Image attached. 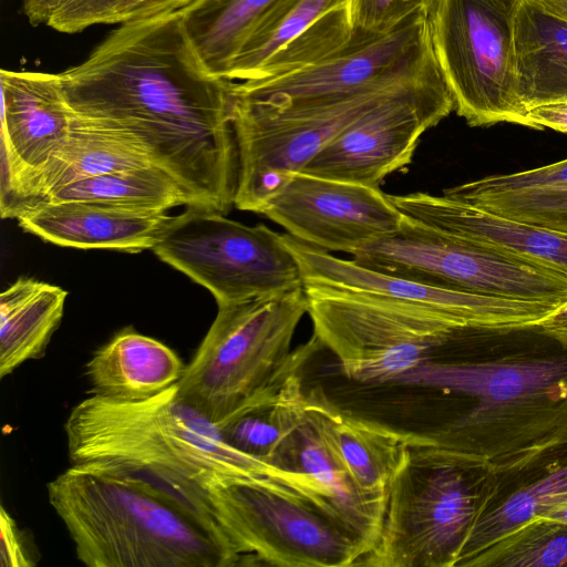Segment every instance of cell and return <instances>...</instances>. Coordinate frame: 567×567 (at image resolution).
I'll list each match as a JSON object with an SVG mask.
<instances>
[{
	"mask_svg": "<svg viewBox=\"0 0 567 567\" xmlns=\"http://www.w3.org/2000/svg\"><path fill=\"white\" fill-rule=\"evenodd\" d=\"M207 492L240 566L348 567L363 558L336 519L276 480L217 481Z\"/></svg>",
	"mask_w": 567,
	"mask_h": 567,
	"instance_id": "obj_9",
	"label": "cell"
},
{
	"mask_svg": "<svg viewBox=\"0 0 567 567\" xmlns=\"http://www.w3.org/2000/svg\"><path fill=\"white\" fill-rule=\"evenodd\" d=\"M19 226L63 247L140 252L153 249L171 216L166 212L92 202H38L13 215Z\"/></svg>",
	"mask_w": 567,
	"mask_h": 567,
	"instance_id": "obj_20",
	"label": "cell"
},
{
	"mask_svg": "<svg viewBox=\"0 0 567 567\" xmlns=\"http://www.w3.org/2000/svg\"><path fill=\"white\" fill-rule=\"evenodd\" d=\"M305 313L303 288L218 305L214 322L177 382L179 394L219 424L256 395L301 372L324 348L313 333L290 350Z\"/></svg>",
	"mask_w": 567,
	"mask_h": 567,
	"instance_id": "obj_6",
	"label": "cell"
},
{
	"mask_svg": "<svg viewBox=\"0 0 567 567\" xmlns=\"http://www.w3.org/2000/svg\"><path fill=\"white\" fill-rule=\"evenodd\" d=\"M0 560L2 567H32L34 561L24 535L13 517L1 506L0 511Z\"/></svg>",
	"mask_w": 567,
	"mask_h": 567,
	"instance_id": "obj_36",
	"label": "cell"
},
{
	"mask_svg": "<svg viewBox=\"0 0 567 567\" xmlns=\"http://www.w3.org/2000/svg\"><path fill=\"white\" fill-rule=\"evenodd\" d=\"M68 292L20 278L0 295V377L44 352L63 316Z\"/></svg>",
	"mask_w": 567,
	"mask_h": 567,
	"instance_id": "obj_27",
	"label": "cell"
},
{
	"mask_svg": "<svg viewBox=\"0 0 567 567\" xmlns=\"http://www.w3.org/2000/svg\"><path fill=\"white\" fill-rule=\"evenodd\" d=\"M261 214L306 244L351 255L398 231L404 219L379 187L301 172Z\"/></svg>",
	"mask_w": 567,
	"mask_h": 567,
	"instance_id": "obj_16",
	"label": "cell"
},
{
	"mask_svg": "<svg viewBox=\"0 0 567 567\" xmlns=\"http://www.w3.org/2000/svg\"><path fill=\"white\" fill-rule=\"evenodd\" d=\"M305 292L313 333L339 360L343 374L363 384H395L434 358L461 328L470 327L403 303Z\"/></svg>",
	"mask_w": 567,
	"mask_h": 567,
	"instance_id": "obj_10",
	"label": "cell"
},
{
	"mask_svg": "<svg viewBox=\"0 0 567 567\" xmlns=\"http://www.w3.org/2000/svg\"><path fill=\"white\" fill-rule=\"evenodd\" d=\"M186 208L169 218L152 250L209 290L217 305L303 288L300 266L284 235L218 212Z\"/></svg>",
	"mask_w": 567,
	"mask_h": 567,
	"instance_id": "obj_11",
	"label": "cell"
},
{
	"mask_svg": "<svg viewBox=\"0 0 567 567\" xmlns=\"http://www.w3.org/2000/svg\"><path fill=\"white\" fill-rule=\"evenodd\" d=\"M72 464L112 460L183 476L205 488L217 481L276 480L326 509L329 497L310 476L247 455L230 444L177 383L146 400L121 402L91 394L65 423Z\"/></svg>",
	"mask_w": 567,
	"mask_h": 567,
	"instance_id": "obj_3",
	"label": "cell"
},
{
	"mask_svg": "<svg viewBox=\"0 0 567 567\" xmlns=\"http://www.w3.org/2000/svg\"><path fill=\"white\" fill-rule=\"evenodd\" d=\"M68 0H23V13L33 27L48 24L53 13Z\"/></svg>",
	"mask_w": 567,
	"mask_h": 567,
	"instance_id": "obj_39",
	"label": "cell"
},
{
	"mask_svg": "<svg viewBox=\"0 0 567 567\" xmlns=\"http://www.w3.org/2000/svg\"><path fill=\"white\" fill-rule=\"evenodd\" d=\"M429 9L414 13L388 34L350 42L313 65L277 78L235 83L233 93L269 111L301 112L440 75L430 40Z\"/></svg>",
	"mask_w": 567,
	"mask_h": 567,
	"instance_id": "obj_12",
	"label": "cell"
},
{
	"mask_svg": "<svg viewBox=\"0 0 567 567\" xmlns=\"http://www.w3.org/2000/svg\"><path fill=\"white\" fill-rule=\"evenodd\" d=\"M194 0H121L114 9L110 24L153 18L178 12Z\"/></svg>",
	"mask_w": 567,
	"mask_h": 567,
	"instance_id": "obj_37",
	"label": "cell"
},
{
	"mask_svg": "<svg viewBox=\"0 0 567 567\" xmlns=\"http://www.w3.org/2000/svg\"><path fill=\"white\" fill-rule=\"evenodd\" d=\"M305 405L299 372L256 395L217 425L233 447L272 464L284 442L300 424Z\"/></svg>",
	"mask_w": 567,
	"mask_h": 567,
	"instance_id": "obj_29",
	"label": "cell"
},
{
	"mask_svg": "<svg viewBox=\"0 0 567 567\" xmlns=\"http://www.w3.org/2000/svg\"><path fill=\"white\" fill-rule=\"evenodd\" d=\"M453 110L443 79L389 99L347 126L301 173L379 187L411 163L423 133Z\"/></svg>",
	"mask_w": 567,
	"mask_h": 567,
	"instance_id": "obj_14",
	"label": "cell"
},
{
	"mask_svg": "<svg viewBox=\"0 0 567 567\" xmlns=\"http://www.w3.org/2000/svg\"><path fill=\"white\" fill-rule=\"evenodd\" d=\"M47 487L89 567L237 566L202 526L133 485L71 465Z\"/></svg>",
	"mask_w": 567,
	"mask_h": 567,
	"instance_id": "obj_4",
	"label": "cell"
},
{
	"mask_svg": "<svg viewBox=\"0 0 567 567\" xmlns=\"http://www.w3.org/2000/svg\"><path fill=\"white\" fill-rule=\"evenodd\" d=\"M71 200L158 212L188 205L187 198L177 183L157 167L112 172L87 177L64 185L33 203Z\"/></svg>",
	"mask_w": 567,
	"mask_h": 567,
	"instance_id": "obj_30",
	"label": "cell"
},
{
	"mask_svg": "<svg viewBox=\"0 0 567 567\" xmlns=\"http://www.w3.org/2000/svg\"><path fill=\"white\" fill-rule=\"evenodd\" d=\"M326 437L362 492L386 496L409 447L421 434L406 433L339 409L320 389L306 394Z\"/></svg>",
	"mask_w": 567,
	"mask_h": 567,
	"instance_id": "obj_24",
	"label": "cell"
},
{
	"mask_svg": "<svg viewBox=\"0 0 567 567\" xmlns=\"http://www.w3.org/2000/svg\"><path fill=\"white\" fill-rule=\"evenodd\" d=\"M0 200L39 172L65 144L72 109L60 73L0 71Z\"/></svg>",
	"mask_w": 567,
	"mask_h": 567,
	"instance_id": "obj_18",
	"label": "cell"
},
{
	"mask_svg": "<svg viewBox=\"0 0 567 567\" xmlns=\"http://www.w3.org/2000/svg\"><path fill=\"white\" fill-rule=\"evenodd\" d=\"M543 8L567 21V0H536Z\"/></svg>",
	"mask_w": 567,
	"mask_h": 567,
	"instance_id": "obj_42",
	"label": "cell"
},
{
	"mask_svg": "<svg viewBox=\"0 0 567 567\" xmlns=\"http://www.w3.org/2000/svg\"><path fill=\"white\" fill-rule=\"evenodd\" d=\"M539 324L549 334L567 342V305L558 308Z\"/></svg>",
	"mask_w": 567,
	"mask_h": 567,
	"instance_id": "obj_40",
	"label": "cell"
},
{
	"mask_svg": "<svg viewBox=\"0 0 567 567\" xmlns=\"http://www.w3.org/2000/svg\"><path fill=\"white\" fill-rule=\"evenodd\" d=\"M517 91L528 110L567 101V21L536 0H520L515 18Z\"/></svg>",
	"mask_w": 567,
	"mask_h": 567,
	"instance_id": "obj_26",
	"label": "cell"
},
{
	"mask_svg": "<svg viewBox=\"0 0 567 567\" xmlns=\"http://www.w3.org/2000/svg\"><path fill=\"white\" fill-rule=\"evenodd\" d=\"M185 368L181 358L161 341L124 329L93 353L85 373L91 394L135 402L176 384Z\"/></svg>",
	"mask_w": 567,
	"mask_h": 567,
	"instance_id": "obj_25",
	"label": "cell"
},
{
	"mask_svg": "<svg viewBox=\"0 0 567 567\" xmlns=\"http://www.w3.org/2000/svg\"><path fill=\"white\" fill-rule=\"evenodd\" d=\"M441 79L440 74L383 87L301 112H274L234 95L233 124L239 157L235 207L261 214L290 176L300 173L352 122L389 99Z\"/></svg>",
	"mask_w": 567,
	"mask_h": 567,
	"instance_id": "obj_13",
	"label": "cell"
},
{
	"mask_svg": "<svg viewBox=\"0 0 567 567\" xmlns=\"http://www.w3.org/2000/svg\"><path fill=\"white\" fill-rule=\"evenodd\" d=\"M60 76L69 105L138 138L189 207L221 209L234 200L235 82L205 69L179 11L120 23Z\"/></svg>",
	"mask_w": 567,
	"mask_h": 567,
	"instance_id": "obj_1",
	"label": "cell"
},
{
	"mask_svg": "<svg viewBox=\"0 0 567 567\" xmlns=\"http://www.w3.org/2000/svg\"><path fill=\"white\" fill-rule=\"evenodd\" d=\"M489 484V463L421 435L389 484L379 539L359 565L455 567Z\"/></svg>",
	"mask_w": 567,
	"mask_h": 567,
	"instance_id": "obj_5",
	"label": "cell"
},
{
	"mask_svg": "<svg viewBox=\"0 0 567 567\" xmlns=\"http://www.w3.org/2000/svg\"><path fill=\"white\" fill-rule=\"evenodd\" d=\"M272 464L312 477L328 494L337 520L360 545L363 557L374 548L382 529L386 496L370 495L358 488L307 398L300 424L284 442Z\"/></svg>",
	"mask_w": 567,
	"mask_h": 567,
	"instance_id": "obj_23",
	"label": "cell"
},
{
	"mask_svg": "<svg viewBox=\"0 0 567 567\" xmlns=\"http://www.w3.org/2000/svg\"><path fill=\"white\" fill-rule=\"evenodd\" d=\"M388 197L402 214L415 220L567 274V231L502 216L444 194L411 193Z\"/></svg>",
	"mask_w": 567,
	"mask_h": 567,
	"instance_id": "obj_22",
	"label": "cell"
},
{
	"mask_svg": "<svg viewBox=\"0 0 567 567\" xmlns=\"http://www.w3.org/2000/svg\"><path fill=\"white\" fill-rule=\"evenodd\" d=\"M465 567H567V524L534 517L476 554Z\"/></svg>",
	"mask_w": 567,
	"mask_h": 567,
	"instance_id": "obj_31",
	"label": "cell"
},
{
	"mask_svg": "<svg viewBox=\"0 0 567 567\" xmlns=\"http://www.w3.org/2000/svg\"><path fill=\"white\" fill-rule=\"evenodd\" d=\"M121 0H68L51 17L48 27L62 33H78L95 24H110Z\"/></svg>",
	"mask_w": 567,
	"mask_h": 567,
	"instance_id": "obj_35",
	"label": "cell"
},
{
	"mask_svg": "<svg viewBox=\"0 0 567 567\" xmlns=\"http://www.w3.org/2000/svg\"><path fill=\"white\" fill-rule=\"evenodd\" d=\"M528 117L535 130L549 127L567 133V101L535 105L528 109Z\"/></svg>",
	"mask_w": 567,
	"mask_h": 567,
	"instance_id": "obj_38",
	"label": "cell"
},
{
	"mask_svg": "<svg viewBox=\"0 0 567 567\" xmlns=\"http://www.w3.org/2000/svg\"><path fill=\"white\" fill-rule=\"evenodd\" d=\"M520 0H434L432 51L471 126L513 123L535 128L517 91L515 18Z\"/></svg>",
	"mask_w": 567,
	"mask_h": 567,
	"instance_id": "obj_8",
	"label": "cell"
},
{
	"mask_svg": "<svg viewBox=\"0 0 567 567\" xmlns=\"http://www.w3.org/2000/svg\"><path fill=\"white\" fill-rule=\"evenodd\" d=\"M460 200L502 216L567 231V188L481 195Z\"/></svg>",
	"mask_w": 567,
	"mask_h": 567,
	"instance_id": "obj_32",
	"label": "cell"
},
{
	"mask_svg": "<svg viewBox=\"0 0 567 567\" xmlns=\"http://www.w3.org/2000/svg\"><path fill=\"white\" fill-rule=\"evenodd\" d=\"M351 38L349 0H280L245 41L227 79L286 75L343 50Z\"/></svg>",
	"mask_w": 567,
	"mask_h": 567,
	"instance_id": "obj_17",
	"label": "cell"
},
{
	"mask_svg": "<svg viewBox=\"0 0 567 567\" xmlns=\"http://www.w3.org/2000/svg\"><path fill=\"white\" fill-rule=\"evenodd\" d=\"M280 0H194L179 11L185 33L205 69L227 79L245 41Z\"/></svg>",
	"mask_w": 567,
	"mask_h": 567,
	"instance_id": "obj_28",
	"label": "cell"
},
{
	"mask_svg": "<svg viewBox=\"0 0 567 567\" xmlns=\"http://www.w3.org/2000/svg\"><path fill=\"white\" fill-rule=\"evenodd\" d=\"M434 0H349L350 42H364L390 33Z\"/></svg>",
	"mask_w": 567,
	"mask_h": 567,
	"instance_id": "obj_34",
	"label": "cell"
},
{
	"mask_svg": "<svg viewBox=\"0 0 567 567\" xmlns=\"http://www.w3.org/2000/svg\"><path fill=\"white\" fill-rule=\"evenodd\" d=\"M567 524V497L545 508L538 516Z\"/></svg>",
	"mask_w": 567,
	"mask_h": 567,
	"instance_id": "obj_41",
	"label": "cell"
},
{
	"mask_svg": "<svg viewBox=\"0 0 567 567\" xmlns=\"http://www.w3.org/2000/svg\"><path fill=\"white\" fill-rule=\"evenodd\" d=\"M489 466L487 499L455 567L567 497V434Z\"/></svg>",
	"mask_w": 567,
	"mask_h": 567,
	"instance_id": "obj_19",
	"label": "cell"
},
{
	"mask_svg": "<svg viewBox=\"0 0 567 567\" xmlns=\"http://www.w3.org/2000/svg\"><path fill=\"white\" fill-rule=\"evenodd\" d=\"M566 188L567 159H564L529 171L486 176L447 188L443 194L456 199H467L481 195Z\"/></svg>",
	"mask_w": 567,
	"mask_h": 567,
	"instance_id": "obj_33",
	"label": "cell"
},
{
	"mask_svg": "<svg viewBox=\"0 0 567 567\" xmlns=\"http://www.w3.org/2000/svg\"><path fill=\"white\" fill-rule=\"evenodd\" d=\"M285 241L296 257L303 288L359 296L426 309L470 327L512 328L538 324L558 307L442 289L382 274L332 256L291 235Z\"/></svg>",
	"mask_w": 567,
	"mask_h": 567,
	"instance_id": "obj_15",
	"label": "cell"
},
{
	"mask_svg": "<svg viewBox=\"0 0 567 567\" xmlns=\"http://www.w3.org/2000/svg\"><path fill=\"white\" fill-rule=\"evenodd\" d=\"M395 384L450 396L451 414L430 435L481 462L567 434V342L539 323L463 327L434 358Z\"/></svg>",
	"mask_w": 567,
	"mask_h": 567,
	"instance_id": "obj_2",
	"label": "cell"
},
{
	"mask_svg": "<svg viewBox=\"0 0 567 567\" xmlns=\"http://www.w3.org/2000/svg\"><path fill=\"white\" fill-rule=\"evenodd\" d=\"M352 260L374 271L442 289L558 308L567 305V274L563 270L405 215L398 231L368 244L352 255Z\"/></svg>",
	"mask_w": 567,
	"mask_h": 567,
	"instance_id": "obj_7",
	"label": "cell"
},
{
	"mask_svg": "<svg viewBox=\"0 0 567 567\" xmlns=\"http://www.w3.org/2000/svg\"><path fill=\"white\" fill-rule=\"evenodd\" d=\"M150 167L157 166L147 148L133 134L114 123L72 109L68 141L39 172L0 200L1 216L12 218L21 206L76 181Z\"/></svg>",
	"mask_w": 567,
	"mask_h": 567,
	"instance_id": "obj_21",
	"label": "cell"
}]
</instances>
